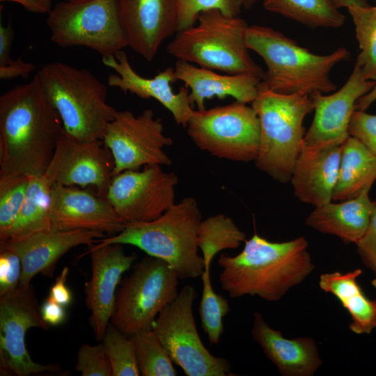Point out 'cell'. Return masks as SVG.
Listing matches in <instances>:
<instances>
[{
    "label": "cell",
    "mask_w": 376,
    "mask_h": 376,
    "mask_svg": "<svg viewBox=\"0 0 376 376\" xmlns=\"http://www.w3.org/2000/svg\"><path fill=\"white\" fill-rule=\"evenodd\" d=\"M178 279L166 262L145 257L117 290L110 322L129 336L152 329L157 315L178 296Z\"/></svg>",
    "instance_id": "cell-9"
},
{
    "label": "cell",
    "mask_w": 376,
    "mask_h": 376,
    "mask_svg": "<svg viewBox=\"0 0 376 376\" xmlns=\"http://www.w3.org/2000/svg\"><path fill=\"white\" fill-rule=\"evenodd\" d=\"M91 276L85 283L86 304L91 311L90 324L97 340H102L116 299L121 276L136 260L134 253H125L122 244L92 245L88 251Z\"/></svg>",
    "instance_id": "cell-18"
},
{
    "label": "cell",
    "mask_w": 376,
    "mask_h": 376,
    "mask_svg": "<svg viewBox=\"0 0 376 376\" xmlns=\"http://www.w3.org/2000/svg\"><path fill=\"white\" fill-rule=\"evenodd\" d=\"M363 263L373 271L376 269V200L373 201L370 221L366 233L356 244Z\"/></svg>",
    "instance_id": "cell-40"
},
{
    "label": "cell",
    "mask_w": 376,
    "mask_h": 376,
    "mask_svg": "<svg viewBox=\"0 0 376 376\" xmlns=\"http://www.w3.org/2000/svg\"><path fill=\"white\" fill-rule=\"evenodd\" d=\"M201 213L194 198L173 204L157 219L126 224L119 233L99 240V245L130 244L166 262L179 279L201 276L205 263L198 254L197 230Z\"/></svg>",
    "instance_id": "cell-4"
},
{
    "label": "cell",
    "mask_w": 376,
    "mask_h": 376,
    "mask_svg": "<svg viewBox=\"0 0 376 376\" xmlns=\"http://www.w3.org/2000/svg\"><path fill=\"white\" fill-rule=\"evenodd\" d=\"M14 31L10 23L4 26L0 25V66L10 63L13 60L10 58V49Z\"/></svg>",
    "instance_id": "cell-44"
},
{
    "label": "cell",
    "mask_w": 376,
    "mask_h": 376,
    "mask_svg": "<svg viewBox=\"0 0 376 376\" xmlns=\"http://www.w3.org/2000/svg\"><path fill=\"white\" fill-rule=\"evenodd\" d=\"M22 261L10 249H0V297L15 290L19 284Z\"/></svg>",
    "instance_id": "cell-38"
},
{
    "label": "cell",
    "mask_w": 376,
    "mask_h": 376,
    "mask_svg": "<svg viewBox=\"0 0 376 376\" xmlns=\"http://www.w3.org/2000/svg\"><path fill=\"white\" fill-rule=\"evenodd\" d=\"M35 66L31 63H26L19 58L13 60L10 63L0 66V78L1 79H10L17 77L27 78L30 72L33 71Z\"/></svg>",
    "instance_id": "cell-43"
},
{
    "label": "cell",
    "mask_w": 376,
    "mask_h": 376,
    "mask_svg": "<svg viewBox=\"0 0 376 376\" xmlns=\"http://www.w3.org/2000/svg\"><path fill=\"white\" fill-rule=\"evenodd\" d=\"M369 191L338 203L331 201L315 207L306 220L311 228L325 234L336 235L345 244H357L368 228L373 201Z\"/></svg>",
    "instance_id": "cell-25"
},
{
    "label": "cell",
    "mask_w": 376,
    "mask_h": 376,
    "mask_svg": "<svg viewBox=\"0 0 376 376\" xmlns=\"http://www.w3.org/2000/svg\"><path fill=\"white\" fill-rule=\"evenodd\" d=\"M251 335L283 376H313L322 363L313 339L286 338L258 312H254Z\"/></svg>",
    "instance_id": "cell-24"
},
{
    "label": "cell",
    "mask_w": 376,
    "mask_h": 376,
    "mask_svg": "<svg viewBox=\"0 0 376 376\" xmlns=\"http://www.w3.org/2000/svg\"><path fill=\"white\" fill-rule=\"evenodd\" d=\"M218 265L220 285L231 298L257 295L269 301L281 299L314 269L304 237L272 242L257 234L237 256L221 253Z\"/></svg>",
    "instance_id": "cell-2"
},
{
    "label": "cell",
    "mask_w": 376,
    "mask_h": 376,
    "mask_svg": "<svg viewBox=\"0 0 376 376\" xmlns=\"http://www.w3.org/2000/svg\"><path fill=\"white\" fill-rule=\"evenodd\" d=\"M245 9L251 8L259 0H239Z\"/></svg>",
    "instance_id": "cell-48"
},
{
    "label": "cell",
    "mask_w": 376,
    "mask_h": 376,
    "mask_svg": "<svg viewBox=\"0 0 376 376\" xmlns=\"http://www.w3.org/2000/svg\"><path fill=\"white\" fill-rule=\"evenodd\" d=\"M265 10L310 28H338L343 15L330 0H263Z\"/></svg>",
    "instance_id": "cell-29"
},
{
    "label": "cell",
    "mask_w": 376,
    "mask_h": 376,
    "mask_svg": "<svg viewBox=\"0 0 376 376\" xmlns=\"http://www.w3.org/2000/svg\"><path fill=\"white\" fill-rule=\"evenodd\" d=\"M113 169V155L102 140L81 141L64 132L45 174L53 184L93 187L106 198Z\"/></svg>",
    "instance_id": "cell-15"
},
{
    "label": "cell",
    "mask_w": 376,
    "mask_h": 376,
    "mask_svg": "<svg viewBox=\"0 0 376 376\" xmlns=\"http://www.w3.org/2000/svg\"><path fill=\"white\" fill-rule=\"evenodd\" d=\"M194 288L186 285L165 306L152 324V330L173 363L187 376H229L230 362L212 355L203 344L196 329L193 304Z\"/></svg>",
    "instance_id": "cell-11"
},
{
    "label": "cell",
    "mask_w": 376,
    "mask_h": 376,
    "mask_svg": "<svg viewBox=\"0 0 376 376\" xmlns=\"http://www.w3.org/2000/svg\"><path fill=\"white\" fill-rule=\"evenodd\" d=\"M47 14L50 40L58 47H86L102 56H113L127 47L118 0L64 1Z\"/></svg>",
    "instance_id": "cell-8"
},
{
    "label": "cell",
    "mask_w": 376,
    "mask_h": 376,
    "mask_svg": "<svg viewBox=\"0 0 376 376\" xmlns=\"http://www.w3.org/2000/svg\"><path fill=\"white\" fill-rule=\"evenodd\" d=\"M51 230H88L109 237L120 233L125 224L111 204L89 189L53 184L49 210Z\"/></svg>",
    "instance_id": "cell-17"
},
{
    "label": "cell",
    "mask_w": 376,
    "mask_h": 376,
    "mask_svg": "<svg viewBox=\"0 0 376 376\" xmlns=\"http://www.w3.org/2000/svg\"><path fill=\"white\" fill-rule=\"evenodd\" d=\"M37 74L64 132L81 141L102 140L118 113L107 102L106 86L88 70L61 62L46 64Z\"/></svg>",
    "instance_id": "cell-5"
},
{
    "label": "cell",
    "mask_w": 376,
    "mask_h": 376,
    "mask_svg": "<svg viewBox=\"0 0 376 376\" xmlns=\"http://www.w3.org/2000/svg\"><path fill=\"white\" fill-rule=\"evenodd\" d=\"M355 27L361 52L355 64L365 79L376 81V6H352L347 8Z\"/></svg>",
    "instance_id": "cell-31"
},
{
    "label": "cell",
    "mask_w": 376,
    "mask_h": 376,
    "mask_svg": "<svg viewBox=\"0 0 376 376\" xmlns=\"http://www.w3.org/2000/svg\"><path fill=\"white\" fill-rule=\"evenodd\" d=\"M64 132L36 75L0 96V178L44 174Z\"/></svg>",
    "instance_id": "cell-1"
},
{
    "label": "cell",
    "mask_w": 376,
    "mask_h": 376,
    "mask_svg": "<svg viewBox=\"0 0 376 376\" xmlns=\"http://www.w3.org/2000/svg\"><path fill=\"white\" fill-rule=\"evenodd\" d=\"M17 3L26 10L38 14L49 13L52 8V0H0Z\"/></svg>",
    "instance_id": "cell-45"
},
{
    "label": "cell",
    "mask_w": 376,
    "mask_h": 376,
    "mask_svg": "<svg viewBox=\"0 0 376 376\" xmlns=\"http://www.w3.org/2000/svg\"><path fill=\"white\" fill-rule=\"evenodd\" d=\"M195 145L212 155L235 162L256 160L260 143V123L254 110L235 101L196 110L187 125Z\"/></svg>",
    "instance_id": "cell-10"
},
{
    "label": "cell",
    "mask_w": 376,
    "mask_h": 376,
    "mask_svg": "<svg viewBox=\"0 0 376 376\" xmlns=\"http://www.w3.org/2000/svg\"><path fill=\"white\" fill-rule=\"evenodd\" d=\"M52 185L45 173L30 178L24 203L6 241L51 229L49 210Z\"/></svg>",
    "instance_id": "cell-28"
},
{
    "label": "cell",
    "mask_w": 376,
    "mask_h": 376,
    "mask_svg": "<svg viewBox=\"0 0 376 376\" xmlns=\"http://www.w3.org/2000/svg\"><path fill=\"white\" fill-rule=\"evenodd\" d=\"M75 370L82 376H111V367L103 343L96 345L82 344Z\"/></svg>",
    "instance_id": "cell-37"
},
{
    "label": "cell",
    "mask_w": 376,
    "mask_h": 376,
    "mask_svg": "<svg viewBox=\"0 0 376 376\" xmlns=\"http://www.w3.org/2000/svg\"><path fill=\"white\" fill-rule=\"evenodd\" d=\"M245 41L248 49L265 63L263 84L269 90L282 94L334 91L336 85L329 77L330 72L350 56L343 47L327 55L313 54L281 32L260 25L248 26Z\"/></svg>",
    "instance_id": "cell-3"
},
{
    "label": "cell",
    "mask_w": 376,
    "mask_h": 376,
    "mask_svg": "<svg viewBox=\"0 0 376 376\" xmlns=\"http://www.w3.org/2000/svg\"><path fill=\"white\" fill-rule=\"evenodd\" d=\"M245 241L246 234L225 214L213 215L201 220L197 230V244L205 263L203 272H210L212 259L217 253L235 249Z\"/></svg>",
    "instance_id": "cell-30"
},
{
    "label": "cell",
    "mask_w": 376,
    "mask_h": 376,
    "mask_svg": "<svg viewBox=\"0 0 376 376\" xmlns=\"http://www.w3.org/2000/svg\"><path fill=\"white\" fill-rule=\"evenodd\" d=\"M375 85L376 81L365 79L355 64L347 81L337 92L328 95L319 91L310 94L315 113L303 146H340L349 136V123L356 103Z\"/></svg>",
    "instance_id": "cell-16"
},
{
    "label": "cell",
    "mask_w": 376,
    "mask_h": 376,
    "mask_svg": "<svg viewBox=\"0 0 376 376\" xmlns=\"http://www.w3.org/2000/svg\"><path fill=\"white\" fill-rule=\"evenodd\" d=\"M142 376H175L173 361L152 329L140 330L130 336Z\"/></svg>",
    "instance_id": "cell-32"
},
{
    "label": "cell",
    "mask_w": 376,
    "mask_h": 376,
    "mask_svg": "<svg viewBox=\"0 0 376 376\" xmlns=\"http://www.w3.org/2000/svg\"><path fill=\"white\" fill-rule=\"evenodd\" d=\"M178 177L160 165H146L142 171L127 170L115 175L106 198L126 225L148 222L161 217L174 203Z\"/></svg>",
    "instance_id": "cell-13"
},
{
    "label": "cell",
    "mask_w": 376,
    "mask_h": 376,
    "mask_svg": "<svg viewBox=\"0 0 376 376\" xmlns=\"http://www.w3.org/2000/svg\"><path fill=\"white\" fill-rule=\"evenodd\" d=\"M374 1H376V0H374Z\"/></svg>",
    "instance_id": "cell-51"
},
{
    "label": "cell",
    "mask_w": 376,
    "mask_h": 376,
    "mask_svg": "<svg viewBox=\"0 0 376 376\" xmlns=\"http://www.w3.org/2000/svg\"><path fill=\"white\" fill-rule=\"evenodd\" d=\"M197 21L176 32L166 47L170 55L201 68L262 79L264 71L253 61L246 44L249 25L244 19L214 9L201 13Z\"/></svg>",
    "instance_id": "cell-6"
},
{
    "label": "cell",
    "mask_w": 376,
    "mask_h": 376,
    "mask_svg": "<svg viewBox=\"0 0 376 376\" xmlns=\"http://www.w3.org/2000/svg\"><path fill=\"white\" fill-rule=\"evenodd\" d=\"M102 141L114 159L113 176L146 165H170L164 148L173 144L164 134L161 118L150 109L136 116L130 111L118 113L106 127Z\"/></svg>",
    "instance_id": "cell-12"
},
{
    "label": "cell",
    "mask_w": 376,
    "mask_h": 376,
    "mask_svg": "<svg viewBox=\"0 0 376 376\" xmlns=\"http://www.w3.org/2000/svg\"><path fill=\"white\" fill-rule=\"evenodd\" d=\"M64 1H75V0H64Z\"/></svg>",
    "instance_id": "cell-50"
},
{
    "label": "cell",
    "mask_w": 376,
    "mask_h": 376,
    "mask_svg": "<svg viewBox=\"0 0 376 376\" xmlns=\"http://www.w3.org/2000/svg\"><path fill=\"white\" fill-rule=\"evenodd\" d=\"M37 327L48 329L42 319L40 307L31 284L20 286L0 297V367L1 373H13L28 376L43 372L58 373L52 364L34 361L26 346V331Z\"/></svg>",
    "instance_id": "cell-14"
},
{
    "label": "cell",
    "mask_w": 376,
    "mask_h": 376,
    "mask_svg": "<svg viewBox=\"0 0 376 376\" xmlns=\"http://www.w3.org/2000/svg\"><path fill=\"white\" fill-rule=\"evenodd\" d=\"M176 78L190 88L188 98L198 110L205 109V101L214 96L224 99L231 96L236 101L251 103L256 97L261 78L249 74L221 75L212 70L178 60L175 63Z\"/></svg>",
    "instance_id": "cell-23"
},
{
    "label": "cell",
    "mask_w": 376,
    "mask_h": 376,
    "mask_svg": "<svg viewBox=\"0 0 376 376\" xmlns=\"http://www.w3.org/2000/svg\"><path fill=\"white\" fill-rule=\"evenodd\" d=\"M340 157L341 145L302 146L290 179L295 195L315 207L331 201Z\"/></svg>",
    "instance_id": "cell-22"
},
{
    "label": "cell",
    "mask_w": 376,
    "mask_h": 376,
    "mask_svg": "<svg viewBox=\"0 0 376 376\" xmlns=\"http://www.w3.org/2000/svg\"><path fill=\"white\" fill-rule=\"evenodd\" d=\"M40 313L43 320L53 326L63 323L66 316L64 306L49 297L40 307Z\"/></svg>",
    "instance_id": "cell-42"
},
{
    "label": "cell",
    "mask_w": 376,
    "mask_h": 376,
    "mask_svg": "<svg viewBox=\"0 0 376 376\" xmlns=\"http://www.w3.org/2000/svg\"><path fill=\"white\" fill-rule=\"evenodd\" d=\"M175 3L178 31L194 25L202 12L216 9L228 15L237 16L242 8L239 0H175Z\"/></svg>",
    "instance_id": "cell-36"
},
{
    "label": "cell",
    "mask_w": 376,
    "mask_h": 376,
    "mask_svg": "<svg viewBox=\"0 0 376 376\" xmlns=\"http://www.w3.org/2000/svg\"><path fill=\"white\" fill-rule=\"evenodd\" d=\"M118 1L127 46L151 61L162 42L178 31L175 0Z\"/></svg>",
    "instance_id": "cell-19"
},
{
    "label": "cell",
    "mask_w": 376,
    "mask_h": 376,
    "mask_svg": "<svg viewBox=\"0 0 376 376\" xmlns=\"http://www.w3.org/2000/svg\"><path fill=\"white\" fill-rule=\"evenodd\" d=\"M68 267L63 268L56 281L50 289L49 297L63 306L69 305L72 301V294L66 285Z\"/></svg>",
    "instance_id": "cell-41"
},
{
    "label": "cell",
    "mask_w": 376,
    "mask_h": 376,
    "mask_svg": "<svg viewBox=\"0 0 376 376\" xmlns=\"http://www.w3.org/2000/svg\"><path fill=\"white\" fill-rule=\"evenodd\" d=\"M348 132L376 157V115L354 110L349 123Z\"/></svg>",
    "instance_id": "cell-39"
},
{
    "label": "cell",
    "mask_w": 376,
    "mask_h": 376,
    "mask_svg": "<svg viewBox=\"0 0 376 376\" xmlns=\"http://www.w3.org/2000/svg\"><path fill=\"white\" fill-rule=\"evenodd\" d=\"M374 272H375V276H374L373 279L371 281V284L375 288H376V269L374 271Z\"/></svg>",
    "instance_id": "cell-49"
},
{
    "label": "cell",
    "mask_w": 376,
    "mask_h": 376,
    "mask_svg": "<svg viewBox=\"0 0 376 376\" xmlns=\"http://www.w3.org/2000/svg\"><path fill=\"white\" fill-rule=\"evenodd\" d=\"M376 100V85L368 93L359 99L355 110L366 111Z\"/></svg>",
    "instance_id": "cell-46"
},
{
    "label": "cell",
    "mask_w": 376,
    "mask_h": 376,
    "mask_svg": "<svg viewBox=\"0 0 376 376\" xmlns=\"http://www.w3.org/2000/svg\"><path fill=\"white\" fill-rule=\"evenodd\" d=\"M111 367V376H139L135 349L129 336L109 322L102 340Z\"/></svg>",
    "instance_id": "cell-34"
},
{
    "label": "cell",
    "mask_w": 376,
    "mask_h": 376,
    "mask_svg": "<svg viewBox=\"0 0 376 376\" xmlns=\"http://www.w3.org/2000/svg\"><path fill=\"white\" fill-rule=\"evenodd\" d=\"M332 3L337 8H346L357 5L361 6H368L366 0H330Z\"/></svg>",
    "instance_id": "cell-47"
},
{
    "label": "cell",
    "mask_w": 376,
    "mask_h": 376,
    "mask_svg": "<svg viewBox=\"0 0 376 376\" xmlns=\"http://www.w3.org/2000/svg\"><path fill=\"white\" fill-rule=\"evenodd\" d=\"M102 63L116 73L109 74L107 85L124 93L130 92L143 99L153 98L168 109L178 125L187 127L194 109L190 104L189 91L185 86L175 93L171 84L178 81L174 68L168 67L153 78H145L135 72L123 50L113 56H102Z\"/></svg>",
    "instance_id": "cell-20"
},
{
    "label": "cell",
    "mask_w": 376,
    "mask_h": 376,
    "mask_svg": "<svg viewBox=\"0 0 376 376\" xmlns=\"http://www.w3.org/2000/svg\"><path fill=\"white\" fill-rule=\"evenodd\" d=\"M31 177L0 178V242L7 240L24 203Z\"/></svg>",
    "instance_id": "cell-35"
},
{
    "label": "cell",
    "mask_w": 376,
    "mask_h": 376,
    "mask_svg": "<svg viewBox=\"0 0 376 376\" xmlns=\"http://www.w3.org/2000/svg\"><path fill=\"white\" fill-rule=\"evenodd\" d=\"M376 180V157L349 135L341 144V157L332 200L344 201L369 191Z\"/></svg>",
    "instance_id": "cell-27"
},
{
    "label": "cell",
    "mask_w": 376,
    "mask_h": 376,
    "mask_svg": "<svg viewBox=\"0 0 376 376\" xmlns=\"http://www.w3.org/2000/svg\"><path fill=\"white\" fill-rule=\"evenodd\" d=\"M260 123L256 166L281 183L290 180L304 141L303 120L314 111L307 94H282L261 81L251 102Z\"/></svg>",
    "instance_id": "cell-7"
},
{
    "label": "cell",
    "mask_w": 376,
    "mask_h": 376,
    "mask_svg": "<svg viewBox=\"0 0 376 376\" xmlns=\"http://www.w3.org/2000/svg\"><path fill=\"white\" fill-rule=\"evenodd\" d=\"M361 269L342 273L334 272L322 274L319 285L334 295L348 311L351 322L349 328L356 334H370L376 329V300L370 299L357 282L362 274Z\"/></svg>",
    "instance_id": "cell-26"
},
{
    "label": "cell",
    "mask_w": 376,
    "mask_h": 376,
    "mask_svg": "<svg viewBox=\"0 0 376 376\" xmlns=\"http://www.w3.org/2000/svg\"><path fill=\"white\" fill-rule=\"evenodd\" d=\"M105 236L104 233L95 230L49 229L0 242V249H10L19 255L22 261L19 285L27 286L38 274L51 276L58 260L70 249L82 244L91 246Z\"/></svg>",
    "instance_id": "cell-21"
},
{
    "label": "cell",
    "mask_w": 376,
    "mask_h": 376,
    "mask_svg": "<svg viewBox=\"0 0 376 376\" xmlns=\"http://www.w3.org/2000/svg\"><path fill=\"white\" fill-rule=\"evenodd\" d=\"M201 279L203 291L198 307L201 326L209 342L217 345L224 331L223 318L229 312L230 306L226 298L213 290L210 272H203Z\"/></svg>",
    "instance_id": "cell-33"
}]
</instances>
